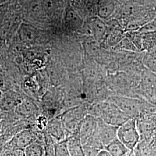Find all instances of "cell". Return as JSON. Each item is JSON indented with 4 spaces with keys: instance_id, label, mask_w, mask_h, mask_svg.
Wrapping results in <instances>:
<instances>
[{
    "instance_id": "9a60e30c",
    "label": "cell",
    "mask_w": 156,
    "mask_h": 156,
    "mask_svg": "<svg viewBox=\"0 0 156 156\" xmlns=\"http://www.w3.org/2000/svg\"><path fill=\"white\" fill-rule=\"evenodd\" d=\"M111 156H124L128 152V149L123 144L116 138L104 147Z\"/></svg>"
},
{
    "instance_id": "4fadbf2b",
    "label": "cell",
    "mask_w": 156,
    "mask_h": 156,
    "mask_svg": "<svg viewBox=\"0 0 156 156\" xmlns=\"http://www.w3.org/2000/svg\"><path fill=\"white\" fill-rule=\"evenodd\" d=\"M68 150L71 156H85L83 146L78 133L71 135L67 137Z\"/></svg>"
},
{
    "instance_id": "6da1fadb",
    "label": "cell",
    "mask_w": 156,
    "mask_h": 156,
    "mask_svg": "<svg viewBox=\"0 0 156 156\" xmlns=\"http://www.w3.org/2000/svg\"><path fill=\"white\" fill-rule=\"evenodd\" d=\"M117 138L128 150H133L140 139L139 129L135 118H130L118 127Z\"/></svg>"
},
{
    "instance_id": "603a6c76",
    "label": "cell",
    "mask_w": 156,
    "mask_h": 156,
    "mask_svg": "<svg viewBox=\"0 0 156 156\" xmlns=\"http://www.w3.org/2000/svg\"><path fill=\"white\" fill-rule=\"evenodd\" d=\"M12 153L16 156H26L25 155V151L24 149L20 148H16L13 149V151H11Z\"/></svg>"
},
{
    "instance_id": "7c38bea8",
    "label": "cell",
    "mask_w": 156,
    "mask_h": 156,
    "mask_svg": "<svg viewBox=\"0 0 156 156\" xmlns=\"http://www.w3.org/2000/svg\"><path fill=\"white\" fill-rule=\"evenodd\" d=\"M90 33L97 41L104 39L108 32L107 24L98 16L92 17L89 23Z\"/></svg>"
},
{
    "instance_id": "484cf974",
    "label": "cell",
    "mask_w": 156,
    "mask_h": 156,
    "mask_svg": "<svg viewBox=\"0 0 156 156\" xmlns=\"http://www.w3.org/2000/svg\"><path fill=\"white\" fill-rule=\"evenodd\" d=\"M2 19H3V17H2V15L0 13V25H1V23L2 22Z\"/></svg>"
},
{
    "instance_id": "5bb4252c",
    "label": "cell",
    "mask_w": 156,
    "mask_h": 156,
    "mask_svg": "<svg viewBox=\"0 0 156 156\" xmlns=\"http://www.w3.org/2000/svg\"><path fill=\"white\" fill-rule=\"evenodd\" d=\"M82 146L85 156H97L101 151L104 149L103 145L94 136L84 142Z\"/></svg>"
},
{
    "instance_id": "277c9868",
    "label": "cell",
    "mask_w": 156,
    "mask_h": 156,
    "mask_svg": "<svg viewBox=\"0 0 156 156\" xmlns=\"http://www.w3.org/2000/svg\"><path fill=\"white\" fill-rule=\"evenodd\" d=\"M97 127L93 136L98 139L104 147H105L112 141L117 138L119 127L105 123L100 118L97 117Z\"/></svg>"
},
{
    "instance_id": "ac0fdd59",
    "label": "cell",
    "mask_w": 156,
    "mask_h": 156,
    "mask_svg": "<svg viewBox=\"0 0 156 156\" xmlns=\"http://www.w3.org/2000/svg\"><path fill=\"white\" fill-rule=\"evenodd\" d=\"M44 145H42L37 141L34 142L24 149L25 155L26 156H44L45 152Z\"/></svg>"
},
{
    "instance_id": "8992f818",
    "label": "cell",
    "mask_w": 156,
    "mask_h": 156,
    "mask_svg": "<svg viewBox=\"0 0 156 156\" xmlns=\"http://www.w3.org/2000/svg\"><path fill=\"white\" fill-rule=\"evenodd\" d=\"M98 119L92 115H86L84 117L78 129V135L82 144L91 138L96 131Z\"/></svg>"
},
{
    "instance_id": "ba28073f",
    "label": "cell",
    "mask_w": 156,
    "mask_h": 156,
    "mask_svg": "<svg viewBox=\"0 0 156 156\" xmlns=\"http://www.w3.org/2000/svg\"><path fill=\"white\" fill-rule=\"evenodd\" d=\"M140 86L144 94L149 98L156 96V74L146 69L142 76Z\"/></svg>"
},
{
    "instance_id": "5b68a950",
    "label": "cell",
    "mask_w": 156,
    "mask_h": 156,
    "mask_svg": "<svg viewBox=\"0 0 156 156\" xmlns=\"http://www.w3.org/2000/svg\"><path fill=\"white\" fill-rule=\"evenodd\" d=\"M113 102L129 118H135L140 115L142 108L140 101L123 97H116Z\"/></svg>"
},
{
    "instance_id": "4316f807",
    "label": "cell",
    "mask_w": 156,
    "mask_h": 156,
    "mask_svg": "<svg viewBox=\"0 0 156 156\" xmlns=\"http://www.w3.org/2000/svg\"><path fill=\"white\" fill-rule=\"evenodd\" d=\"M73 1H75V0H73Z\"/></svg>"
},
{
    "instance_id": "ffe728a7",
    "label": "cell",
    "mask_w": 156,
    "mask_h": 156,
    "mask_svg": "<svg viewBox=\"0 0 156 156\" xmlns=\"http://www.w3.org/2000/svg\"><path fill=\"white\" fill-rule=\"evenodd\" d=\"M19 33L22 39L31 41L35 38L37 30L33 26L29 24H23L19 30Z\"/></svg>"
},
{
    "instance_id": "7a4b0ae2",
    "label": "cell",
    "mask_w": 156,
    "mask_h": 156,
    "mask_svg": "<svg viewBox=\"0 0 156 156\" xmlns=\"http://www.w3.org/2000/svg\"><path fill=\"white\" fill-rule=\"evenodd\" d=\"M97 109V117L113 126L119 127L130 119L113 102L102 103Z\"/></svg>"
},
{
    "instance_id": "9c48e42d",
    "label": "cell",
    "mask_w": 156,
    "mask_h": 156,
    "mask_svg": "<svg viewBox=\"0 0 156 156\" xmlns=\"http://www.w3.org/2000/svg\"><path fill=\"white\" fill-rule=\"evenodd\" d=\"M64 22L67 29L77 31L83 25V20L80 14L71 6H68L66 9Z\"/></svg>"
},
{
    "instance_id": "7402d4cb",
    "label": "cell",
    "mask_w": 156,
    "mask_h": 156,
    "mask_svg": "<svg viewBox=\"0 0 156 156\" xmlns=\"http://www.w3.org/2000/svg\"><path fill=\"white\" fill-rule=\"evenodd\" d=\"M55 156H71L68 150L66 140L55 142Z\"/></svg>"
},
{
    "instance_id": "44dd1931",
    "label": "cell",
    "mask_w": 156,
    "mask_h": 156,
    "mask_svg": "<svg viewBox=\"0 0 156 156\" xmlns=\"http://www.w3.org/2000/svg\"><path fill=\"white\" fill-rule=\"evenodd\" d=\"M54 140L51 137L50 135L46 134L45 138V152L44 156H55Z\"/></svg>"
},
{
    "instance_id": "30bf717a",
    "label": "cell",
    "mask_w": 156,
    "mask_h": 156,
    "mask_svg": "<svg viewBox=\"0 0 156 156\" xmlns=\"http://www.w3.org/2000/svg\"><path fill=\"white\" fill-rule=\"evenodd\" d=\"M48 134L50 135L53 140H56V142L67 139V132L62 119H54L48 123Z\"/></svg>"
},
{
    "instance_id": "d6986e66",
    "label": "cell",
    "mask_w": 156,
    "mask_h": 156,
    "mask_svg": "<svg viewBox=\"0 0 156 156\" xmlns=\"http://www.w3.org/2000/svg\"><path fill=\"white\" fill-rule=\"evenodd\" d=\"M36 106L33 102L29 100H24L17 105L16 112L17 113L21 115L28 116L33 115Z\"/></svg>"
},
{
    "instance_id": "8fae6325",
    "label": "cell",
    "mask_w": 156,
    "mask_h": 156,
    "mask_svg": "<svg viewBox=\"0 0 156 156\" xmlns=\"http://www.w3.org/2000/svg\"><path fill=\"white\" fill-rule=\"evenodd\" d=\"M116 11L115 0H98L97 4V16L102 20H109Z\"/></svg>"
},
{
    "instance_id": "cb8c5ba5",
    "label": "cell",
    "mask_w": 156,
    "mask_h": 156,
    "mask_svg": "<svg viewBox=\"0 0 156 156\" xmlns=\"http://www.w3.org/2000/svg\"><path fill=\"white\" fill-rule=\"evenodd\" d=\"M97 156H111V154L105 150V149H102L101 151L99 153L97 154Z\"/></svg>"
},
{
    "instance_id": "2e32d148",
    "label": "cell",
    "mask_w": 156,
    "mask_h": 156,
    "mask_svg": "<svg viewBox=\"0 0 156 156\" xmlns=\"http://www.w3.org/2000/svg\"><path fill=\"white\" fill-rule=\"evenodd\" d=\"M140 33L141 50L147 51L156 47V31L140 32Z\"/></svg>"
},
{
    "instance_id": "52a82bcc",
    "label": "cell",
    "mask_w": 156,
    "mask_h": 156,
    "mask_svg": "<svg viewBox=\"0 0 156 156\" xmlns=\"http://www.w3.org/2000/svg\"><path fill=\"white\" fill-rule=\"evenodd\" d=\"M35 141L33 133L29 130H24L16 135L6 144V151H13L16 148L25 149Z\"/></svg>"
},
{
    "instance_id": "e0dca14e",
    "label": "cell",
    "mask_w": 156,
    "mask_h": 156,
    "mask_svg": "<svg viewBox=\"0 0 156 156\" xmlns=\"http://www.w3.org/2000/svg\"><path fill=\"white\" fill-rule=\"evenodd\" d=\"M142 62L146 69L156 74V47L146 51Z\"/></svg>"
},
{
    "instance_id": "d4e9b609",
    "label": "cell",
    "mask_w": 156,
    "mask_h": 156,
    "mask_svg": "<svg viewBox=\"0 0 156 156\" xmlns=\"http://www.w3.org/2000/svg\"><path fill=\"white\" fill-rule=\"evenodd\" d=\"M3 156H16L11 151H6Z\"/></svg>"
},
{
    "instance_id": "3957f363",
    "label": "cell",
    "mask_w": 156,
    "mask_h": 156,
    "mask_svg": "<svg viewBox=\"0 0 156 156\" xmlns=\"http://www.w3.org/2000/svg\"><path fill=\"white\" fill-rule=\"evenodd\" d=\"M86 115L79 108H73L65 113L61 119L66 132L71 135L78 133L79 126Z\"/></svg>"
}]
</instances>
